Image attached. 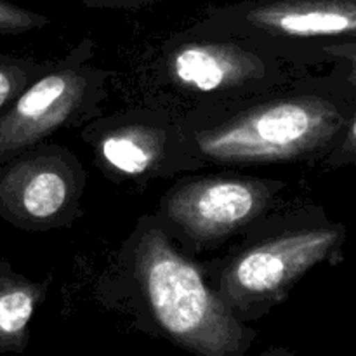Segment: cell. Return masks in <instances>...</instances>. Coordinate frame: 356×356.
<instances>
[{
    "label": "cell",
    "instance_id": "6da1fadb",
    "mask_svg": "<svg viewBox=\"0 0 356 356\" xmlns=\"http://www.w3.org/2000/svg\"><path fill=\"white\" fill-rule=\"evenodd\" d=\"M355 106L356 90L330 66L323 75L308 70L263 92L179 118L198 170L320 165L343 136Z\"/></svg>",
    "mask_w": 356,
    "mask_h": 356
},
{
    "label": "cell",
    "instance_id": "7a4b0ae2",
    "mask_svg": "<svg viewBox=\"0 0 356 356\" xmlns=\"http://www.w3.org/2000/svg\"><path fill=\"white\" fill-rule=\"evenodd\" d=\"M146 332L193 356H243L257 330L229 312L211 287L202 261L184 252L153 214L138 219L118 252Z\"/></svg>",
    "mask_w": 356,
    "mask_h": 356
},
{
    "label": "cell",
    "instance_id": "3957f363",
    "mask_svg": "<svg viewBox=\"0 0 356 356\" xmlns=\"http://www.w3.org/2000/svg\"><path fill=\"white\" fill-rule=\"evenodd\" d=\"M305 72L254 38L188 26L143 52L136 83L141 104L183 117L263 92Z\"/></svg>",
    "mask_w": 356,
    "mask_h": 356
},
{
    "label": "cell",
    "instance_id": "277c9868",
    "mask_svg": "<svg viewBox=\"0 0 356 356\" xmlns=\"http://www.w3.org/2000/svg\"><path fill=\"white\" fill-rule=\"evenodd\" d=\"M348 229L318 205L275 211L222 256L202 261L211 287L243 323L264 318L318 264L341 257Z\"/></svg>",
    "mask_w": 356,
    "mask_h": 356
},
{
    "label": "cell",
    "instance_id": "5b68a950",
    "mask_svg": "<svg viewBox=\"0 0 356 356\" xmlns=\"http://www.w3.org/2000/svg\"><path fill=\"white\" fill-rule=\"evenodd\" d=\"M287 181L238 172L184 174L160 197L156 221L190 256L216 250L278 211Z\"/></svg>",
    "mask_w": 356,
    "mask_h": 356
},
{
    "label": "cell",
    "instance_id": "8992f818",
    "mask_svg": "<svg viewBox=\"0 0 356 356\" xmlns=\"http://www.w3.org/2000/svg\"><path fill=\"white\" fill-rule=\"evenodd\" d=\"M96 42L80 40L0 113V165L70 129L101 117L115 73L94 65Z\"/></svg>",
    "mask_w": 356,
    "mask_h": 356
},
{
    "label": "cell",
    "instance_id": "52a82bcc",
    "mask_svg": "<svg viewBox=\"0 0 356 356\" xmlns=\"http://www.w3.org/2000/svg\"><path fill=\"white\" fill-rule=\"evenodd\" d=\"M190 26L254 38L313 70L323 47L356 42V0H238L209 7Z\"/></svg>",
    "mask_w": 356,
    "mask_h": 356
},
{
    "label": "cell",
    "instance_id": "ba28073f",
    "mask_svg": "<svg viewBox=\"0 0 356 356\" xmlns=\"http://www.w3.org/2000/svg\"><path fill=\"white\" fill-rule=\"evenodd\" d=\"M104 179L145 184L198 172L188 152L181 118L160 108L136 104L103 113L80 129Z\"/></svg>",
    "mask_w": 356,
    "mask_h": 356
},
{
    "label": "cell",
    "instance_id": "9c48e42d",
    "mask_svg": "<svg viewBox=\"0 0 356 356\" xmlns=\"http://www.w3.org/2000/svg\"><path fill=\"white\" fill-rule=\"evenodd\" d=\"M87 172L66 146L45 141L0 165V219L28 233L70 228L83 218Z\"/></svg>",
    "mask_w": 356,
    "mask_h": 356
},
{
    "label": "cell",
    "instance_id": "30bf717a",
    "mask_svg": "<svg viewBox=\"0 0 356 356\" xmlns=\"http://www.w3.org/2000/svg\"><path fill=\"white\" fill-rule=\"evenodd\" d=\"M52 277L31 280L0 257V355L24 353L30 343V323L44 305Z\"/></svg>",
    "mask_w": 356,
    "mask_h": 356
},
{
    "label": "cell",
    "instance_id": "8fae6325",
    "mask_svg": "<svg viewBox=\"0 0 356 356\" xmlns=\"http://www.w3.org/2000/svg\"><path fill=\"white\" fill-rule=\"evenodd\" d=\"M54 59H37L33 56L0 52V113L13 103L17 94L35 79L47 72Z\"/></svg>",
    "mask_w": 356,
    "mask_h": 356
},
{
    "label": "cell",
    "instance_id": "7c38bea8",
    "mask_svg": "<svg viewBox=\"0 0 356 356\" xmlns=\"http://www.w3.org/2000/svg\"><path fill=\"white\" fill-rule=\"evenodd\" d=\"M47 24H51V19L44 14L16 6L7 0H0V37L30 33V31L42 30Z\"/></svg>",
    "mask_w": 356,
    "mask_h": 356
},
{
    "label": "cell",
    "instance_id": "4fadbf2b",
    "mask_svg": "<svg viewBox=\"0 0 356 356\" xmlns=\"http://www.w3.org/2000/svg\"><path fill=\"white\" fill-rule=\"evenodd\" d=\"M322 65H330L356 90V42L327 45L320 52Z\"/></svg>",
    "mask_w": 356,
    "mask_h": 356
},
{
    "label": "cell",
    "instance_id": "5bb4252c",
    "mask_svg": "<svg viewBox=\"0 0 356 356\" xmlns=\"http://www.w3.org/2000/svg\"><path fill=\"white\" fill-rule=\"evenodd\" d=\"M320 165L330 170L356 165V106L341 139Z\"/></svg>",
    "mask_w": 356,
    "mask_h": 356
},
{
    "label": "cell",
    "instance_id": "9a60e30c",
    "mask_svg": "<svg viewBox=\"0 0 356 356\" xmlns=\"http://www.w3.org/2000/svg\"><path fill=\"white\" fill-rule=\"evenodd\" d=\"M90 9L104 10H141L156 6L163 0H79Z\"/></svg>",
    "mask_w": 356,
    "mask_h": 356
},
{
    "label": "cell",
    "instance_id": "2e32d148",
    "mask_svg": "<svg viewBox=\"0 0 356 356\" xmlns=\"http://www.w3.org/2000/svg\"><path fill=\"white\" fill-rule=\"evenodd\" d=\"M256 356H298L294 353V351L287 350V348H282V346H271L268 348V350L261 351L259 355Z\"/></svg>",
    "mask_w": 356,
    "mask_h": 356
}]
</instances>
